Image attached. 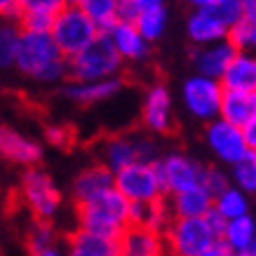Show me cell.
<instances>
[{"mask_svg":"<svg viewBox=\"0 0 256 256\" xmlns=\"http://www.w3.org/2000/svg\"><path fill=\"white\" fill-rule=\"evenodd\" d=\"M14 66L40 82H56L66 76V59L56 50L50 33L22 31Z\"/></svg>","mask_w":256,"mask_h":256,"instance_id":"6da1fadb","label":"cell"},{"mask_svg":"<svg viewBox=\"0 0 256 256\" xmlns=\"http://www.w3.org/2000/svg\"><path fill=\"white\" fill-rule=\"evenodd\" d=\"M127 207L130 202L116 188H110L104 195L94 198L92 202L78 207L80 230L118 242V238L127 228Z\"/></svg>","mask_w":256,"mask_h":256,"instance_id":"7a4b0ae2","label":"cell"},{"mask_svg":"<svg viewBox=\"0 0 256 256\" xmlns=\"http://www.w3.org/2000/svg\"><path fill=\"white\" fill-rule=\"evenodd\" d=\"M120 68H122V59L106 33H99L92 45H87L82 52L66 62V73L73 78V82H99V80L118 78Z\"/></svg>","mask_w":256,"mask_h":256,"instance_id":"3957f363","label":"cell"},{"mask_svg":"<svg viewBox=\"0 0 256 256\" xmlns=\"http://www.w3.org/2000/svg\"><path fill=\"white\" fill-rule=\"evenodd\" d=\"M96 36H99L96 26L87 19L78 2H68V5L64 2V8L59 10V14L50 28V38L54 40L56 50L64 54V59L66 56L70 59L78 52H82L87 45H92L96 40Z\"/></svg>","mask_w":256,"mask_h":256,"instance_id":"277c9868","label":"cell"},{"mask_svg":"<svg viewBox=\"0 0 256 256\" xmlns=\"http://www.w3.org/2000/svg\"><path fill=\"white\" fill-rule=\"evenodd\" d=\"M101 160L113 174L130 164H153L158 162V144L144 134H116L101 144Z\"/></svg>","mask_w":256,"mask_h":256,"instance_id":"5b68a950","label":"cell"},{"mask_svg":"<svg viewBox=\"0 0 256 256\" xmlns=\"http://www.w3.org/2000/svg\"><path fill=\"white\" fill-rule=\"evenodd\" d=\"M162 240L170 256H198L214 244L216 238L204 218H172L164 228Z\"/></svg>","mask_w":256,"mask_h":256,"instance_id":"8992f818","label":"cell"},{"mask_svg":"<svg viewBox=\"0 0 256 256\" xmlns=\"http://www.w3.org/2000/svg\"><path fill=\"white\" fill-rule=\"evenodd\" d=\"M113 188L127 202H156L164 198L162 184L156 172V162L130 164L113 174Z\"/></svg>","mask_w":256,"mask_h":256,"instance_id":"52a82bcc","label":"cell"},{"mask_svg":"<svg viewBox=\"0 0 256 256\" xmlns=\"http://www.w3.org/2000/svg\"><path fill=\"white\" fill-rule=\"evenodd\" d=\"M156 172L160 176L164 195H176V193H186L193 188L202 186V172L204 164H200L193 158L184 156V153H170L162 160L156 162Z\"/></svg>","mask_w":256,"mask_h":256,"instance_id":"ba28073f","label":"cell"},{"mask_svg":"<svg viewBox=\"0 0 256 256\" xmlns=\"http://www.w3.org/2000/svg\"><path fill=\"white\" fill-rule=\"evenodd\" d=\"M22 195L40 221L52 218L62 207V193L42 170H28L22 178Z\"/></svg>","mask_w":256,"mask_h":256,"instance_id":"9c48e42d","label":"cell"},{"mask_svg":"<svg viewBox=\"0 0 256 256\" xmlns=\"http://www.w3.org/2000/svg\"><path fill=\"white\" fill-rule=\"evenodd\" d=\"M184 104L188 113L202 122H212L218 118V106L224 96V87L218 85V80L202 78V76H190L184 82Z\"/></svg>","mask_w":256,"mask_h":256,"instance_id":"30bf717a","label":"cell"},{"mask_svg":"<svg viewBox=\"0 0 256 256\" xmlns=\"http://www.w3.org/2000/svg\"><path fill=\"white\" fill-rule=\"evenodd\" d=\"M204 139H207V146L214 150V156L226 164H235L244 160L247 153L252 148L247 146V141L242 136V132L233 124L224 122L221 118L207 122V130H204Z\"/></svg>","mask_w":256,"mask_h":256,"instance_id":"8fae6325","label":"cell"},{"mask_svg":"<svg viewBox=\"0 0 256 256\" xmlns=\"http://www.w3.org/2000/svg\"><path fill=\"white\" fill-rule=\"evenodd\" d=\"M0 156L22 167H33L42 158V148L10 124H0Z\"/></svg>","mask_w":256,"mask_h":256,"instance_id":"7c38bea8","label":"cell"},{"mask_svg":"<svg viewBox=\"0 0 256 256\" xmlns=\"http://www.w3.org/2000/svg\"><path fill=\"white\" fill-rule=\"evenodd\" d=\"M118 252L120 256H164V240L162 233H156L150 228L127 226L122 235L118 238Z\"/></svg>","mask_w":256,"mask_h":256,"instance_id":"4fadbf2b","label":"cell"},{"mask_svg":"<svg viewBox=\"0 0 256 256\" xmlns=\"http://www.w3.org/2000/svg\"><path fill=\"white\" fill-rule=\"evenodd\" d=\"M144 124L156 134H170L174 130L172 120V94L164 85H153L144 99Z\"/></svg>","mask_w":256,"mask_h":256,"instance_id":"5bb4252c","label":"cell"},{"mask_svg":"<svg viewBox=\"0 0 256 256\" xmlns=\"http://www.w3.org/2000/svg\"><path fill=\"white\" fill-rule=\"evenodd\" d=\"M238 54L230 42L224 40V42H214V45L207 47H195L193 50V64H195V76H202V78H212L218 80L224 76L226 66L233 62V56Z\"/></svg>","mask_w":256,"mask_h":256,"instance_id":"9a60e30c","label":"cell"},{"mask_svg":"<svg viewBox=\"0 0 256 256\" xmlns=\"http://www.w3.org/2000/svg\"><path fill=\"white\" fill-rule=\"evenodd\" d=\"M62 8V0H26L22 2L19 28L26 33H50Z\"/></svg>","mask_w":256,"mask_h":256,"instance_id":"2e32d148","label":"cell"},{"mask_svg":"<svg viewBox=\"0 0 256 256\" xmlns=\"http://www.w3.org/2000/svg\"><path fill=\"white\" fill-rule=\"evenodd\" d=\"M224 92H256V59L252 54L238 52L218 78Z\"/></svg>","mask_w":256,"mask_h":256,"instance_id":"e0dca14e","label":"cell"},{"mask_svg":"<svg viewBox=\"0 0 256 256\" xmlns=\"http://www.w3.org/2000/svg\"><path fill=\"white\" fill-rule=\"evenodd\" d=\"M110 188H113V172L106 170L104 164H92V167L82 170L76 176V181H73V198H76L80 207V204H87L94 198L104 195Z\"/></svg>","mask_w":256,"mask_h":256,"instance_id":"ac0fdd59","label":"cell"},{"mask_svg":"<svg viewBox=\"0 0 256 256\" xmlns=\"http://www.w3.org/2000/svg\"><path fill=\"white\" fill-rule=\"evenodd\" d=\"M218 118L224 122L242 130L247 122L256 120V92H224Z\"/></svg>","mask_w":256,"mask_h":256,"instance_id":"d6986e66","label":"cell"},{"mask_svg":"<svg viewBox=\"0 0 256 256\" xmlns=\"http://www.w3.org/2000/svg\"><path fill=\"white\" fill-rule=\"evenodd\" d=\"M172 221L167 202H130L127 207V226H139V228H150L156 233H164L167 224Z\"/></svg>","mask_w":256,"mask_h":256,"instance_id":"ffe728a7","label":"cell"},{"mask_svg":"<svg viewBox=\"0 0 256 256\" xmlns=\"http://www.w3.org/2000/svg\"><path fill=\"white\" fill-rule=\"evenodd\" d=\"M167 22H170V12H167V5L160 2V0H139V16H136V31L141 33V38L146 40L148 45L156 42L160 36L167 28Z\"/></svg>","mask_w":256,"mask_h":256,"instance_id":"44dd1931","label":"cell"},{"mask_svg":"<svg viewBox=\"0 0 256 256\" xmlns=\"http://www.w3.org/2000/svg\"><path fill=\"white\" fill-rule=\"evenodd\" d=\"M116 47V52L120 54V59H132V62H139L144 56L148 54V45L146 40L141 38V33L136 31V26L134 24H122L118 22L108 33H106Z\"/></svg>","mask_w":256,"mask_h":256,"instance_id":"7402d4cb","label":"cell"},{"mask_svg":"<svg viewBox=\"0 0 256 256\" xmlns=\"http://www.w3.org/2000/svg\"><path fill=\"white\" fill-rule=\"evenodd\" d=\"M122 87H124L122 78H108V80H99V82H73V85L64 90V94L70 101H76V104H99V101L116 96Z\"/></svg>","mask_w":256,"mask_h":256,"instance_id":"603a6c76","label":"cell"},{"mask_svg":"<svg viewBox=\"0 0 256 256\" xmlns=\"http://www.w3.org/2000/svg\"><path fill=\"white\" fill-rule=\"evenodd\" d=\"M212 198L202 188H193L186 193L172 195V200L167 202L172 218H202L212 210Z\"/></svg>","mask_w":256,"mask_h":256,"instance_id":"cb8c5ba5","label":"cell"},{"mask_svg":"<svg viewBox=\"0 0 256 256\" xmlns=\"http://www.w3.org/2000/svg\"><path fill=\"white\" fill-rule=\"evenodd\" d=\"M188 36L193 40L198 47H207V45H214V42H224L228 31H226L221 24H216L214 19H210L207 14H202L198 10L190 12L188 16Z\"/></svg>","mask_w":256,"mask_h":256,"instance_id":"d4e9b609","label":"cell"},{"mask_svg":"<svg viewBox=\"0 0 256 256\" xmlns=\"http://www.w3.org/2000/svg\"><path fill=\"white\" fill-rule=\"evenodd\" d=\"M193 8L202 14H207L216 24H221L226 31H230L242 19V2L240 0H195Z\"/></svg>","mask_w":256,"mask_h":256,"instance_id":"484cf974","label":"cell"},{"mask_svg":"<svg viewBox=\"0 0 256 256\" xmlns=\"http://www.w3.org/2000/svg\"><path fill=\"white\" fill-rule=\"evenodd\" d=\"M221 240L228 244L230 252H242V249L256 247V221L254 216H242L235 218V221H228L226 224V230L221 235Z\"/></svg>","mask_w":256,"mask_h":256,"instance_id":"4316f807","label":"cell"},{"mask_svg":"<svg viewBox=\"0 0 256 256\" xmlns=\"http://www.w3.org/2000/svg\"><path fill=\"white\" fill-rule=\"evenodd\" d=\"M212 207L226 218V221H235V218L249 216V198L235 186H228L224 193L214 198Z\"/></svg>","mask_w":256,"mask_h":256,"instance_id":"83f0119b","label":"cell"},{"mask_svg":"<svg viewBox=\"0 0 256 256\" xmlns=\"http://www.w3.org/2000/svg\"><path fill=\"white\" fill-rule=\"evenodd\" d=\"M80 10L87 14V19L96 26L99 33H108L118 24L116 16V0H82L78 2Z\"/></svg>","mask_w":256,"mask_h":256,"instance_id":"f1b7e54d","label":"cell"},{"mask_svg":"<svg viewBox=\"0 0 256 256\" xmlns=\"http://www.w3.org/2000/svg\"><path fill=\"white\" fill-rule=\"evenodd\" d=\"M70 249L85 252L90 256H120L116 240H106V238H99V235L85 233L80 228L70 235Z\"/></svg>","mask_w":256,"mask_h":256,"instance_id":"f546056e","label":"cell"},{"mask_svg":"<svg viewBox=\"0 0 256 256\" xmlns=\"http://www.w3.org/2000/svg\"><path fill=\"white\" fill-rule=\"evenodd\" d=\"M19 40H22V28H19V24L8 22V19H0V68L14 66Z\"/></svg>","mask_w":256,"mask_h":256,"instance_id":"4dcf8cb0","label":"cell"},{"mask_svg":"<svg viewBox=\"0 0 256 256\" xmlns=\"http://www.w3.org/2000/svg\"><path fill=\"white\" fill-rule=\"evenodd\" d=\"M233 181L235 188L244 195L256 190V150H249L244 160L233 164Z\"/></svg>","mask_w":256,"mask_h":256,"instance_id":"1f68e13d","label":"cell"},{"mask_svg":"<svg viewBox=\"0 0 256 256\" xmlns=\"http://www.w3.org/2000/svg\"><path fill=\"white\" fill-rule=\"evenodd\" d=\"M226 40L230 42V47H233L235 52H244V54H249V50L256 45V22L240 19V22L228 31Z\"/></svg>","mask_w":256,"mask_h":256,"instance_id":"d6a6232c","label":"cell"},{"mask_svg":"<svg viewBox=\"0 0 256 256\" xmlns=\"http://www.w3.org/2000/svg\"><path fill=\"white\" fill-rule=\"evenodd\" d=\"M230 186V178H228V174L221 170H216V167H204V172H202V190L210 195L212 200L214 198H218V195L224 193L226 188Z\"/></svg>","mask_w":256,"mask_h":256,"instance_id":"836d02e7","label":"cell"},{"mask_svg":"<svg viewBox=\"0 0 256 256\" xmlns=\"http://www.w3.org/2000/svg\"><path fill=\"white\" fill-rule=\"evenodd\" d=\"M54 244V233H52V226H47L45 221H38V224L31 226L28 230V249L31 254L40 252V249H47Z\"/></svg>","mask_w":256,"mask_h":256,"instance_id":"e575fe53","label":"cell"},{"mask_svg":"<svg viewBox=\"0 0 256 256\" xmlns=\"http://www.w3.org/2000/svg\"><path fill=\"white\" fill-rule=\"evenodd\" d=\"M45 139L56 148H70V144H73V132H70L68 127H64V124H50L45 130Z\"/></svg>","mask_w":256,"mask_h":256,"instance_id":"d590c367","label":"cell"},{"mask_svg":"<svg viewBox=\"0 0 256 256\" xmlns=\"http://www.w3.org/2000/svg\"><path fill=\"white\" fill-rule=\"evenodd\" d=\"M116 16L122 24H134L139 16V0H120L116 2Z\"/></svg>","mask_w":256,"mask_h":256,"instance_id":"8d00e7d4","label":"cell"},{"mask_svg":"<svg viewBox=\"0 0 256 256\" xmlns=\"http://www.w3.org/2000/svg\"><path fill=\"white\" fill-rule=\"evenodd\" d=\"M202 218H204V224L210 226V230L214 233V238H216V240H221V235H224L226 224H228V221H226V218L221 216V214H218V212L214 210V207H212V210L207 212V214H204Z\"/></svg>","mask_w":256,"mask_h":256,"instance_id":"74e56055","label":"cell"},{"mask_svg":"<svg viewBox=\"0 0 256 256\" xmlns=\"http://www.w3.org/2000/svg\"><path fill=\"white\" fill-rule=\"evenodd\" d=\"M19 16H22V2L19 0H0V19L19 24Z\"/></svg>","mask_w":256,"mask_h":256,"instance_id":"f35d334b","label":"cell"},{"mask_svg":"<svg viewBox=\"0 0 256 256\" xmlns=\"http://www.w3.org/2000/svg\"><path fill=\"white\" fill-rule=\"evenodd\" d=\"M198 256H233V252L228 249V244H226L224 240H216L214 244H210V247L204 249V252H200Z\"/></svg>","mask_w":256,"mask_h":256,"instance_id":"ab89813d","label":"cell"},{"mask_svg":"<svg viewBox=\"0 0 256 256\" xmlns=\"http://www.w3.org/2000/svg\"><path fill=\"white\" fill-rule=\"evenodd\" d=\"M240 132H242V136H244V141H247V146L254 150V148H256V120H254V122H247Z\"/></svg>","mask_w":256,"mask_h":256,"instance_id":"60d3db41","label":"cell"},{"mask_svg":"<svg viewBox=\"0 0 256 256\" xmlns=\"http://www.w3.org/2000/svg\"><path fill=\"white\" fill-rule=\"evenodd\" d=\"M242 2V19L256 22V2L254 0H240Z\"/></svg>","mask_w":256,"mask_h":256,"instance_id":"b9f144b4","label":"cell"},{"mask_svg":"<svg viewBox=\"0 0 256 256\" xmlns=\"http://www.w3.org/2000/svg\"><path fill=\"white\" fill-rule=\"evenodd\" d=\"M31 256H64L59 249L52 244V247H47V249H40V252H36V254H31Z\"/></svg>","mask_w":256,"mask_h":256,"instance_id":"7bdbcfd3","label":"cell"},{"mask_svg":"<svg viewBox=\"0 0 256 256\" xmlns=\"http://www.w3.org/2000/svg\"><path fill=\"white\" fill-rule=\"evenodd\" d=\"M68 256H90V254H85V252H78V249H70Z\"/></svg>","mask_w":256,"mask_h":256,"instance_id":"ee69618b","label":"cell"}]
</instances>
